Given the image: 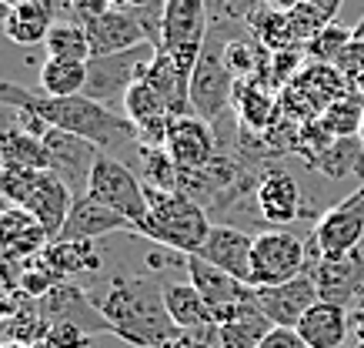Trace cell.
<instances>
[{"label":"cell","instance_id":"8d00e7d4","mask_svg":"<svg viewBox=\"0 0 364 348\" xmlns=\"http://www.w3.org/2000/svg\"><path fill=\"white\" fill-rule=\"evenodd\" d=\"M351 37H354V27H344L341 21H331L324 31H318V34L304 44V54H308L311 60H321V64H334V57L348 47Z\"/></svg>","mask_w":364,"mask_h":348},{"label":"cell","instance_id":"e0dca14e","mask_svg":"<svg viewBox=\"0 0 364 348\" xmlns=\"http://www.w3.org/2000/svg\"><path fill=\"white\" fill-rule=\"evenodd\" d=\"M84 27H87L90 54L94 57L124 54V51H134V47H141V44H151L147 34H144V23L137 21V14L117 11V7H111L107 14L87 21Z\"/></svg>","mask_w":364,"mask_h":348},{"label":"cell","instance_id":"5b68a950","mask_svg":"<svg viewBox=\"0 0 364 348\" xmlns=\"http://www.w3.org/2000/svg\"><path fill=\"white\" fill-rule=\"evenodd\" d=\"M87 194L94 198V201L104 204V208L124 214L134 228L151 214V201H147L144 181L137 178L124 161H117V157H111V154L97 157V164H94V171H90Z\"/></svg>","mask_w":364,"mask_h":348},{"label":"cell","instance_id":"44dd1931","mask_svg":"<svg viewBox=\"0 0 364 348\" xmlns=\"http://www.w3.org/2000/svg\"><path fill=\"white\" fill-rule=\"evenodd\" d=\"M70 204H74V191L57 178L54 171H41V174H37V184L31 188V194H27V201H23L21 208H27V211L44 225L50 241H54V238L60 235V228H64L67 214H70Z\"/></svg>","mask_w":364,"mask_h":348},{"label":"cell","instance_id":"f35d334b","mask_svg":"<svg viewBox=\"0 0 364 348\" xmlns=\"http://www.w3.org/2000/svg\"><path fill=\"white\" fill-rule=\"evenodd\" d=\"M334 68L341 70V74L351 80V84H358V80L364 78V41L351 37V41H348V47H344L341 54L334 57Z\"/></svg>","mask_w":364,"mask_h":348},{"label":"cell","instance_id":"7dc6e473","mask_svg":"<svg viewBox=\"0 0 364 348\" xmlns=\"http://www.w3.org/2000/svg\"><path fill=\"white\" fill-rule=\"evenodd\" d=\"M354 88H358V90H361V94H364V78H361V80H358V84H354Z\"/></svg>","mask_w":364,"mask_h":348},{"label":"cell","instance_id":"d6986e66","mask_svg":"<svg viewBox=\"0 0 364 348\" xmlns=\"http://www.w3.org/2000/svg\"><path fill=\"white\" fill-rule=\"evenodd\" d=\"M251 248H254V235L231 225H210V235L200 245L198 258L210 261L214 268H224L228 275L251 285Z\"/></svg>","mask_w":364,"mask_h":348},{"label":"cell","instance_id":"52a82bcc","mask_svg":"<svg viewBox=\"0 0 364 348\" xmlns=\"http://www.w3.org/2000/svg\"><path fill=\"white\" fill-rule=\"evenodd\" d=\"M308 271V248L298 235H291L284 228H271L254 235L251 248V285H281Z\"/></svg>","mask_w":364,"mask_h":348},{"label":"cell","instance_id":"1f68e13d","mask_svg":"<svg viewBox=\"0 0 364 348\" xmlns=\"http://www.w3.org/2000/svg\"><path fill=\"white\" fill-rule=\"evenodd\" d=\"M314 168L324 171L328 178L341 181L348 174H361L364 178V144L361 137H334L331 144L324 147V154L314 161Z\"/></svg>","mask_w":364,"mask_h":348},{"label":"cell","instance_id":"7bdbcfd3","mask_svg":"<svg viewBox=\"0 0 364 348\" xmlns=\"http://www.w3.org/2000/svg\"><path fill=\"white\" fill-rule=\"evenodd\" d=\"M14 124H17V107H11V104H4L0 101V137L11 131Z\"/></svg>","mask_w":364,"mask_h":348},{"label":"cell","instance_id":"4fadbf2b","mask_svg":"<svg viewBox=\"0 0 364 348\" xmlns=\"http://www.w3.org/2000/svg\"><path fill=\"white\" fill-rule=\"evenodd\" d=\"M164 147L181 171H204L214 157L221 154V141H218L214 124H208L204 117H198V114H181V117H174Z\"/></svg>","mask_w":364,"mask_h":348},{"label":"cell","instance_id":"74e56055","mask_svg":"<svg viewBox=\"0 0 364 348\" xmlns=\"http://www.w3.org/2000/svg\"><path fill=\"white\" fill-rule=\"evenodd\" d=\"M37 348H94V335L70 322H50L47 335L37 342Z\"/></svg>","mask_w":364,"mask_h":348},{"label":"cell","instance_id":"836d02e7","mask_svg":"<svg viewBox=\"0 0 364 348\" xmlns=\"http://www.w3.org/2000/svg\"><path fill=\"white\" fill-rule=\"evenodd\" d=\"M318 121L324 124V131L331 137H358L361 121H364V94L358 88H351L331 107H324V114H321Z\"/></svg>","mask_w":364,"mask_h":348},{"label":"cell","instance_id":"bcb514c9","mask_svg":"<svg viewBox=\"0 0 364 348\" xmlns=\"http://www.w3.org/2000/svg\"><path fill=\"white\" fill-rule=\"evenodd\" d=\"M0 4H4V7H14V4H17V0H0Z\"/></svg>","mask_w":364,"mask_h":348},{"label":"cell","instance_id":"9a60e30c","mask_svg":"<svg viewBox=\"0 0 364 348\" xmlns=\"http://www.w3.org/2000/svg\"><path fill=\"white\" fill-rule=\"evenodd\" d=\"M41 312H44L47 322H70V325L84 328L90 335H114L107 318L100 315V308L90 298V292L70 285V281H60L54 292L41 298Z\"/></svg>","mask_w":364,"mask_h":348},{"label":"cell","instance_id":"6da1fadb","mask_svg":"<svg viewBox=\"0 0 364 348\" xmlns=\"http://www.w3.org/2000/svg\"><path fill=\"white\" fill-rule=\"evenodd\" d=\"M90 298L114 335L137 348H161L177 332L164 302V285L151 275H117L104 292H90Z\"/></svg>","mask_w":364,"mask_h":348},{"label":"cell","instance_id":"d590c367","mask_svg":"<svg viewBox=\"0 0 364 348\" xmlns=\"http://www.w3.org/2000/svg\"><path fill=\"white\" fill-rule=\"evenodd\" d=\"M50 57H70V60H90V37L80 21H57L44 41Z\"/></svg>","mask_w":364,"mask_h":348},{"label":"cell","instance_id":"ac0fdd59","mask_svg":"<svg viewBox=\"0 0 364 348\" xmlns=\"http://www.w3.org/2000/svg\"><path fill=\"white\" fill-rule=\"evenodd\" d=\"M114 231L134 235V225L124 214L111 211V208H104L100 201H94L90 194H84V198H74L70 214H67V221L57 238L60 241H97V238L114 235Z\"/></svg>","mask_w":364,"mask_h":348},{"label":"cell","instance_id":"30bf717a","mask_svg":"<svg viewBox=\"0 0 364 348\" xmlns=\"http://www.w3.org/2000/svg\"><path fill=\"white\" fill-rule=\"evenodd\" d=\"M44 147L47 157H50V171L74 191V198H84L90 184V171H94L100 157V147L94 141H87V137L60 131V127H47Z\"/></svg>","mask_w":364,"mask_h":348},{"label":"cell","instance_id":"f1b7e54d","mask_svg":"<svg viewBox=\"0 0 364 348\" xmlns=\"http://www.w3.org/2000/svg\"><path fill=\"white\" fill-rule=\"evenodd\" d=\"M41 255H44V261L60 278L100 268V255H97V248H94V241H60V238H54Z\"/></svg>","mask_w":364,"mask_h":348},{"label":"cell","instance_id":"5bb4252c","mask_svg":"<svg viewBox=\"0 0 364 348\" xmlns=\"http://www.w3.org/2000/svg\"><path fill=\"white\" fill-rule=\"evenodd\" d=\"M254 298H257V308L277 328H298L304 312L314 302H321L318 285L311 278V271H304V275H298V278H291V281H281V285H264V288L254 292Z\"/></svg>","mask_w":364,"mask_h":348},{"label":"cell","instance_id":"e575fe53","mask_svg":"<svg viewBox=\"0 0 364 348\" xmlns=\"http://www.w3.org/2000/svg\"><path fill=\"white\" fill-rule=\"evenodd\" d=\"M137 154H141L144 188H157V191H181V168L174 164V157L167 154V147L137 144Z\"/></svg>","mask_w":364,"mask_h":348},{"label":"cell","instance_id":"4316f807","mask_svg":"<svg viewBox=\"0 0 364 348\" xmlns=\"http://www.w3.org/2000/svg\"><path fill=\"white\" fill-rule=\"evenodd\" d=\"M0 164L50 171V157H47L44 137H37V135H31V131H23L21 124H14L11 131L0 137Z\"/></svg>","mask_w":364,"mask_h":348},{"label":"cell","instance_id":"f6af8a7d","mask_svg":"<svg viewBox=\"0 0 364 348\" xmlns=\"http://www.w3.org/2000/svg\"><path fill=\"white\" fill-rule=\"evenodd\" d=\"M354 37H358V41H364V17L354 23Z\"/></svg>","mask_w":364,"mask_h":348},{"label":"cell","instance_id":"d4e9b609","mask_svg":"<svg viewBox=\"0 0 364 348\" xmlns=\"http://www.w3.org/2000/svg\"><path fill=\"white\" fill-rule=\"evenodd\" d=\"M164 302L177 328H188L191 332V328L218 325L214 322V308L204 302V295L191 281H164Z\"/></svg>","mask_w":364,"mask_h":348},{"label":"cell","instance_id":"8992f818","mask_svg":"<svg viewBox=\"0 0 364 348\" xmlns=\"http://www.w3.org/2000/svg\"><path fill=\"white\" fill-rule=\"evenodd\" d=\"M208 34L210 27H208V4L204 0H164L161 51L174 57L188 74H194V64H198Z\"/></svg>","mask_w":364,"mask_h":348},{"label":"cell","instance_id":"2e32d148","mask_svg":"<svg viewBox=\"0 0 364 348\" xmlns=\"http://www.w3.org/2000/svg\"><path fill=\"white\" fill-rule=\"evenodd\" d=\"M254 201H257V211L267 225H287L301 218V188L294 174L284 168H267L261 171V178L254 181Z\"/></svg>","mask_w":364,"mask_h":348},{"label":"cell","instance_id":"7c38bea8","mask_svg":"<svg viewBox=\"0 0 364 348\" xmlns=\"http://www.w3.org/2000/svg\"><path fill=\"white\" fill-rule=\"evenodd\" d=\"M308 271L314 285H318L321 302L334 305H354L358 298H364V251H348V255H318L308 258Z\"/></svg>","mask_w":364,"mask_h":348},{"label":"cell","instance_id":"7a4b0ae2","mask_svg":"<svg viewBox=\"0 0 364 348\" xmlns=\"http://www.w3.org/2000/svg\"><path fill=\"white\" fill-rule=\"evenodd\" d=\"M0 101L17 107V111H31L47 127H60V131L87 137L97 147H114V144H121V141H137V127L124 114H114L107 104L90 101L87 94L50 97L44 90H27L21 84L0 80Z\"/></svg>","mask_w":364,"mask_h":348},{"label":"cell","instance_id":"d6a6232c","mask_svg":"<svg viewBox=\"0 0 364 348\" xmlns=\"http://www.w3.org/2000/svg\"><path fill=\"white\" fill-rule=\"evenodd\" d=\"M121 104H124V117H127L134 127H147V124L161 121V117H174V114L167 111L164 97H161L144 78H137L131 88H127Z\"/></svg>","mask_w":364,"mask_h":348},{"label":"cell","instance_id":"83f0119b","mask_svg":"<svg viewBox=\"0 0 364 348\" xmlns=\"http://www.w3.org/2000/svg\"><path fill=\"white\" fill-rule=\"evenodd\" d=\"M247 27H251L254 41L261 47H267V51H287V47H304L294 37V27H291V21H287V11H274V7H254L251 14H247Z\"/></svg>","mask_w":364,"mask_h":348},{"label":"cell","instance_id":"ba28073f","mask_svg":"<svg viewBox=\"0 0 364 348\" xmlns=\"http://www.w3.org/2000/svg\"><path fill=\"white\" fill-rule=\"evenodd\" d=\"M361 245H364V184L321 214V221L311 231L308 258H318V255L334 258V255L358 251Z\"/></svg>","mask_w":364,"mask_h":348},{"label":"cell","instance_id":"277c9868","mask_svg":"<svg viewBox=\"0 0 364 348\" xmlns=\"http://www.w3.org/2000/svg\"><path fill=\"white\" fill-rule=\"evenodd\" d=\"M234 80L237 78L224 60V41L210 27L208 41L200 47L198 64H194V74H191V111L218 127L234 101V88H237Z\"/></svg>","mask_w":364,"mask_h":348},{"label":"cell","instance_id":"484cf974","mask_svg":"<svg viewBox=\"0 0 364 348\" xmlns=\"http://www.w3.org/2000/svg\"><path fill=\"white\" fill-rule=\"evenodd\" d=\"M218 328H221L224 348H257L274 325H271V318L257 308V298H254V302L241 305V308H237L228 322H221Z\"/></svg>","mask_w":364,"mask_h":348},{"label":"cell","instance_id":"c3c4849f","mask_svg":"<svg viewBox=\"0 0 364 348\" xmlns=\"http://www.w3.org/2000/svg\"><path fill=\"white\" fill-rule=\"evenodd\" d=\"M358 137H361V144H364V121H361V131H358Z\"/></svg>","mask_w":364,"mask_h":348},{"label":"cell","instance_id":"4dcf8cb0","mask_svg":"<svg viewBox=\"0 0 364 348\" xmlns=\"http://www.w3.org/2000/svg\"><path fill=\"white\" fill-rule=\"evenodd\" d=\"M234 107L244 127H267L274 117V97L257 78H241V84L234 88Z\"/></svg>","mask_w":364,"mask_h":348},{"label":"cell","instance_id":"f907efd6","mask_svg":"<svg viewBox=\"0 0 364 348\" xmlns=\"http://www.w3.org/2000/svg\"><path fill=\"white\" fill-rule=\"evenodd\" d=\"M361 308H364V302H361Z\"/></svg>","mask_w":364,"mask_h":348},{"label":"cell","instance_id":"b9f144b4","mask_svg":"<svg viewBox=\"0 0 364 348\" xmlns=\"http://www.w3.org/2000/svg\"><path fill=\"white\" fill-rule=\"evenodd\" d=\"M14 308H17V302H14V295L7 292V285H4V278H0V322H7L14 315Z\"/></svg>","mask_w":364,"mask_h":348},{"label":"cell","instance_id":"8fae6325","mask_svg":"<svg viewBox=\"0 0 364 348\" xmlns=\"http://www.w3.org/2000/svg\"><path fill=\"white\" fill-rule=\"evenodd\" d=\"M184 268H188V281L198 288L200 295H204V302L214 308V322L221 325V322H228L241 305L254 302V285H247V281L234 278V275H228L224 268H214L210 261L198 258V255H184Z\"/></svg>","mask_w":364,"mask_h":348},{"label":"cell","instance_id":"603a6c76","mask_svg":"<svg viewBox=\"0 0 364 348\" xmlns=\"http://www.w3.org/2000/svg\"><path fill=\"white\" fill-rule=\"evenodd\" d=\"M348 308L334 302H314L298 322V335L308 342L311 348H344L348 342Z\"/></svg>","mask_w":364,"mask_h":348},{"label":"cell","instance_id":"f546056e","mask_svg":"<svg viewBox=\"0 0 364 348\" xmlns=\"http://www.w3.org/2000/svg\"><path fill=\"white\" fill-rule=\"evenodd\" d=\"M87 84V60H70V57H47L41 68V90L50 97H70L84 94Z\"/></svg>","mask_w":364,"mask_h":348},{"label":"cell","instance_id":"9c48e42d","mask_svg":"<svg viewBox=\"0 0 364 348\" xmlns=\"http://www.w3.org/2000/svg\"><path fill=\"white\" fill-rule=\"evenodd\" d=\"M157 47L141 44L134 51H124V54H107V57H90L87 60V84H84V94L97 104H111L127 94L137 78H144L147 64L154 60Z\"/></svg>","mask_w":364,"mask_h":348},{"label":"cell","instance_id":"3957f363","mask_svg":"<svg viewBox=\"0 0 364 348\" xmlns=\"http://www.w3.org/2000/svg\"><path fill=\"white\" fill-rule=\"evenodd\" d=\"M147 201L151 214L134 228V238L157 241L181 255H198L210 235L208 208L184 191H157V188H147Z\"/></svg>","mask_w":364,"mask_h":348},{"label":"cell","instance_id":"681fc988","mask_svg":"<svg viewBox=\"0 0 364 348\" xmlns=\"http://www.w3.org/2000/svg\"><path fill=\"white\" fill-rule=\"evenodd\" d=\"M358 348H364V345H358Z\"/></svg>","mask_w":364,"mask_h":348},{"label":"cell","instance_id":"cb8c5ba5","mask_svg":"<svg viewBox=\"0 0 364 348\" xmlns=\"http://www.w3.org/2000/svg\"><path fill=\"white\" fill-rule=\"evenodd\" d=\"M144 80L164 97L167 111L174 114V117H181V114H194L191 111V74L181 68L171 54L157 51L154 60H151L147 70H144Z\"/></svg>","mask_w":364,"mask_h":348},{"label":"cell","instance_id":"ab89813d","mask_svg":"<svg viewBox=\"0 0 364 348\" xmlns=\"http://www.w3.org/2000/svg\"><path fill=\"white\" fill-rule=\"evenodd\" d=\"M257 348H311V345L298 335V328H277L274 325Z\"/></svg>","mask_w":364,"mask_h":348},{"label":"cell","instance_id":"ffe728a7","mask_svg":"<svg viewBox=\"0 0 364 348\" xmlns=\"http://www.w3.org/2000/svg\"><path fill=\"white\" fill-rule=\"evenodd\" d=\"M50 245V235L27 208H4L0 211V258L31 261Z\"/></svg>","mask_w":364,"mask_h":348},{"label":"cell","instance_id":"7402d4cb","mask_svg":"<svg viewBox=\"0 0 364 348\" xmlns=\"http://www.w3.org/2000/svg\"><path fill=\"white\" fill-rule=\"evenodd\" d=\"M54 23V0H17L4 14V34L14 44L33 47L47 41Z\"/></svg>","mask_w":364,"mask_h":348},{"label":"cell","instance_id":"60d3db41","mask_svg":"<svg viewBox=\"0 0 364 348\" xmlns=\"http://www.w3.org/2000/svg\"><path fill=\"white\" fill-rule=\"evenodd\" d=\"M304 4H311L314 11H321L328 21H338V11H341L344 0H304Z\"/></svg>","mask_w":364,"mask_h":348},{"label":"cell","instance_id":"ee69618b","mask_svg":"<svg viewBox=\"0 0 364 348\" xmlns=\"http://www.w3.org/2000/svg\"><path fill=\"white\" fill-rule=\"evenodd\" d=\"M264 7H274V11H294L301 0H261Z\"/></svg>","mask_w":364,"mask_h":348}]
</instances>
